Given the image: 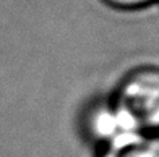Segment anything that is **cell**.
<instances>
[{
  "mask_svg": "<svg viewBox=\"0 0 159 157\" xmlns=\"http://www.w3.org/2000/svg\"><path fill=\"white\" fill-rule=\"evenodd\" d=\"M107 5L114 7L117 10L124 11H140L143 8H146L149 3H153L154 0H104Z\"/></svg>",
  "mask_w": 159,
  "mask_h": 157,
  "instance_id": "3957f363",
  "label": "cell"
},
{
  "mask_svg": "<svg viewBox=\"0 0 159 157\" xmlns=\"http://www.w3.org/2000/svg\"><path fill=\"white\" fill-rule=\"evenodd\" d=\"M98 157H159V133H140L120 146L99 149Z\"/></svg>",
  "mask_w": 159,
  "mask_h": 157,
  "instance_id": "7a4b0ae2",
  "label": "cell"
},
{
  "mask_svg": "<svg viewBox=\"0 0 159 157\" xmlns=\"http://www.w3.org/2000/svg\"><path fill=\"white\" fill-rule=\"evenodd\" d=\"M112 102L127 113L140 133L159 131V67H135L117 84Z\"/></svg>",
  "mask_w": 159,
  "mask_h": 157,
  "instance_id": "6da1fadb",
  "label": "cell"
}]
</instances>
